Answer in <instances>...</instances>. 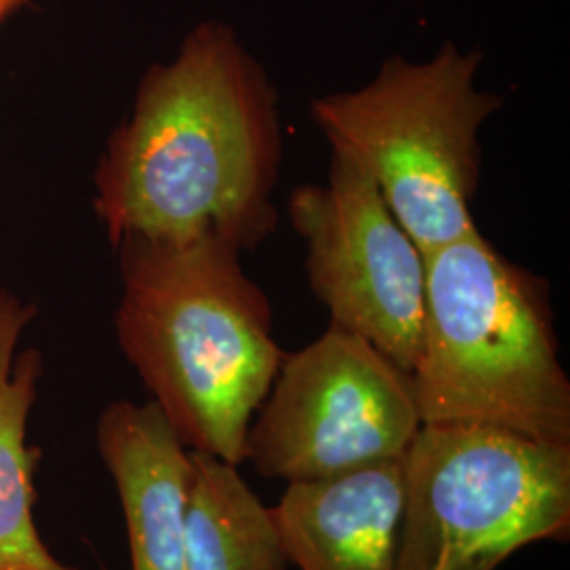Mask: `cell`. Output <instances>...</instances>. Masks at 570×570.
Segmentation results:
<instances>
[{
    "mask_svg": "<svg viewBox=\"0 0 570 570\" xmlns=\"http://www.w3.org/2000/svg\"><path fill=\"white\" fill-rule=\"evenodd\" d=\"M96 440L121 501L131 570H188L190 450L153 402L104 407Z\"/></svg>",
    "mask_w": 570,
    "mask_h": 570,
    "instance_id": "cell-8",
    "label": "cell"
},
{
    "mask_svg": "<svg viewBox=\"0 0 570 570\" xmlns=\"http://www.w3.org/2000/svg\"><path fill=\"white\" fill-rule=\"evenodd\" d=\"M30 0H0V21L7 20L11 13H16L20 7L28 4Z\"/></svg>",
    "mask_w": 570,
    "mask_h": 570,
    "instance_id": "cell-12",
    "label": "cell"
},
{
    "mask_svg": "<svg viewBox=\"0 0 570 570\" xmlns=\"http://www.w3.org/2000/svg\"><path fill=\"white\" fill-rule=\"evenodd\" d=\"M287 216L305 244L306 282L330 326L379 348L407 374L425 324L428 258L366 171L334 155L324 184H301Z\"/></svg>",
    "mask_w": 570,
    "mask_h": 570,
    "instance_id": "cell-7",
    "label": "cell"
},
{
    "mask_svg": "<svg viewBox=\"0 0 570 570\" xmlns=\"http://www.w3.org/2000/svg\"><path fill=\"white\" fill-rule=\"evenodd\" d=\"M35 315L37 306L0 289V570H79L42 543L35 520L39 450L26 444V433L42 357L37 348L18 353L21 332Z\"/></svg>",
    "mask_w": 570,
    "mask_h": 570,
    "instance_id": "cell-10",
    "label": "cell"
},
{
    "mask_svg": "<svg viewBox=\"0 0 570 570\" xmlns=\"http://www.w3.org/2000/svg\"><path fill=\"white\" fill-rule=\"evenodd\" d=\"M282 161L275 85L230 26L207 21L144 72L100 157L94 207L112 247L218 237L252 252L277 230Z\"/></svg>",
    "mask_w": 570,
    "mask_h": 570,
    "instance_id": "cell-1",
    "label": "cell"
},
{
    "mask_svg": "<svg viewBox=\"0 0 570 570\" xmlns=\"http://www.w3.org/2000/svg\"><path fill=\"white\" fill-rule=\"evenodd\" d=\"M188 570H285L279 530L237 465L190 450Z\"/></svg>",
    "mask_w": 570,
    "mask_h": 570,
    "instance_id": "cell-11",
    "label": "cell"
},
{
    "mask_svg": "<svg viewBox=\"0 0 570 570\" xmlns=\"http://www.w3.org/2000/svg\"><path fill=\"white\" fill-rule=\"evenodd\" d=\"M482 58L452 42L428 61L393 56L364 87L311 102L332 153L366 171L425 256L478 228L480 134L503 106L478 87Z\"/></svg>",
    "mask_w": 570,
    "mask_h": 570,
    "instance_id": "cell-4",
    "label": "cell"
},
{
    "mask_svg": "<svg viewBox=\"0 0 570 570\" xmlns=\"http://www.w3.org/2000/svg\"><path fill=\"white\" fill-rule=\"evenodd\" d=\"M421 425L410 374L364 338L330 326L285 353L247 431L245 461L287 484L322 482L404 456Z\"/></svg>",
    "mask_w": 570,
    "mask_h": 570,
    "instance_id": "cell-6",
    "label": "cell"
},
{
    "mask_svg": "<svg viewBox=\"0 0 570 570\" xmlns=\"http://www.w3.org/2000/svg\"><path fill=\"white\" fill-rule=\"evenodd\" d=\"M425 258L423 346L410 374L421 423H480L570 444V381L548 279L480 228Z\"/></svg>",
    "mask_w": 570,
    "mask_h": 570,
    "instance_id": "cell-3",
    "label": "cell"
},
{
    "mask_svg": "<svg viewBox=\"0 0 570 570\" xmlns=\"http://www.w3.org/2000/svg\"><path fill=\"white\" fill-rule=\"evenodd\" d=\"M404 456L322 482L287 484L271 508L287 562L301 570H395Z\"/></svg>",
    "mask_w": 570,
    "mask_h": 570,
    "instance_id": "cell-9",
    "label": "cell"
},
{
    "mask_svg": "<svg viewBox=\"0 0 570 570\" xmlns=\"http://www.w3.org/2000/svg\"><path fill=\"white\" fill-rule=\"evenodd\" d=\"M115 330L167 425L193 452L245 463L247 431L282 367L273 306L218 237H125Z\"/></svg>",
    "mask_w": 570,
    "mask_h": 570,
    "instance_id": "cell-2",
    "label": "cell"
},
{
    "mask_svg": "<svg viewBox=\"0 0 570 570\" xmlns=\"http://www.w3.org/2000/svg\"><path fill=\"white\" fill-rule=\"evenodd\" d=\"M569 534L570 444L480 423H423L412 438L395 570H497Z\"/></svg>",
    "mask_w": 570,
    "mask_h": 570,
    "instance_id": "cell-5",
    "label": "cell"
}]
</instances>
